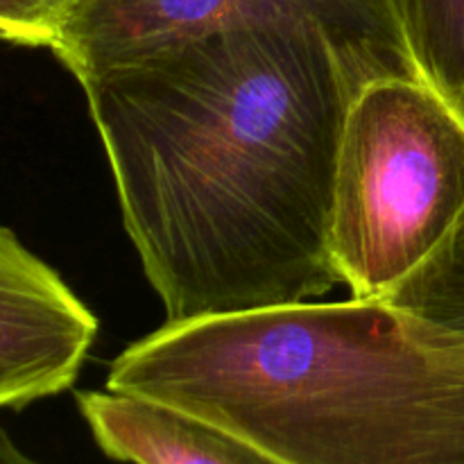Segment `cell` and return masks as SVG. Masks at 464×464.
<instances>
[{"instance_id":"9c48e42d","label":"cell","mask_w":464,"mask_h":464,"mask_svg":"<svg viewBox=\"0 0 464 464\" xmlns=\"http://www.w3.org/2000/svg\"><path fill=\"white\" fill-rule=\"evenodd\" d=\"M71 0H0V39L27 48H48Z\"/></svg>"},{"instance_id":"8992f818","label":"cell","mask_w":464,"mask_h":464,"mask_svg":"<svg viewBox=\"0 0 464 464\" xmlns=\"http://www.w3.org/2000/svg\"><path fill=\"white\" fill-rule=\"evenodd\" d=\"M104 456L127 464H288L249 440L152 399L111 390L77 392Z\"/></svg>"},{"instance_id":"6da1fadb","label":"cell","mask_w":464,"mask_h":464,"mask_svg":"<svg viewBox=\"0 0 464 464\" xmlns=\"http://www.w3.org/2000/svg\"><path fill=\"white\" fill-rule=\"evenodd\" d=\"M390 75L324 23L276 18L80 82L166 324L311 302L340 284V134L362 86Z\"/></svg>"},{"instance_id":"ba28073f","label":"cell","mask_w":464,"mask_h":464,"mask_svg":"<svg viewBox=\"0 0 464 464\" xmlns=\"http://www.w3.org/2000/svg\"><path fill=\"white\" fill-rule=\"evenodd\" d=\"M383 302L464 335V213L433 256Z\"/></svg>"},{"instance_id":"5b68a950","label":"cell","mask_w":464,"mask_h":464,"mask_svg":"<svg viewBox=\"0 0 464 464\" xmlns=\"http://www.w3.org/2000/svg\"><path fill=\"white\" fill-rule=\"evenodd\" d=\"M95 335L91 308L0 225V408L30 406L71 388Z\"/></svg>"},{"instance_id":"3957f363","label":"cell","mask_w":464,"mask_h":464,"mask_svg":"<svg viewBox=\"0 0 464 464\" xmlns=\"http://www.w3.org/2000/svg\"><path fill=\"white\" fill-rule=\"evenodd\" d=\"M464 213V109L424 77H376L338 145L331 258L356 299H383Z\"/></svg>"},{"instance_id":"30bf717a","label":"cell","mask_w":464,"mask_h":464,"mask_svg":"<svg viewBox=\"0 0 464 464\" xmlns=\"http://www.w3.org/2000/svg\"><path fill=\"white\" fill-rule=\"evenodd\" d=\"M0 464H41L32 456H27L21 447L12 440L7 430L0 429Z\"/></svg>"},{"instance_id":"7a4b0ae2","label":"cell","mask_w":464,"mask_h":464,"mask_svg":"<svg viewBox=\"0 0 464 464\" xmlns=\"http://www.w3.org/2000/svg\"><path fill=\"white\" fill-rule=\"evenodd\" d=\"M107 390L288 464H464V335L383 299L166 324L118 353Z\"/></svg>"},{"instance_id":"277c9868","label":"cell","mask_w":464,"mask_h":464,"mask_svg":"<svg viewBox=\"0 0 464 464\" xmlns=\"http://www.w3.org/2000/svg\"><path fill=\"white\" fill-rule=\"evenodd\" d=\"M313 18L392 75L421 77L397 0H71L50 50L77 77L240 23Z\"/></svg>"},{"instance_id":"52a82bcc","label":"cell","mask_w":464,"mask_h":464,"mask_svg":"<svg viewBox=\"0 0 464 464\" xmlns=\"http://www.w3.org/2000/svg\"><path fill=\"white\" fill-rule=\"evenodd\" d=\"M420 75L464 109V0H397Z\"/></svg>"}]
</instances>
